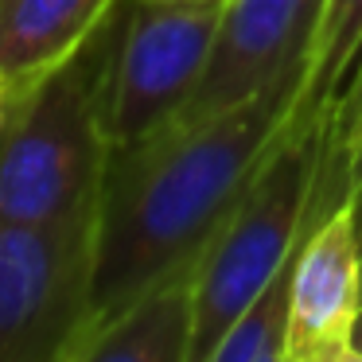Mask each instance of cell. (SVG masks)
Returning a JSON list of instances; mask_svg holds the SVG:
<instances>
[{"mask_svg":"<svg viewBox=\"0 0 362 362\" xmlns=\"http://www.w3.org/2000/svg\"><path fill=\"white\" fill-rule=\"evenodd\" d=\"M180 4H230V0H180Z\"/></svg>","mask_w":362,"mask_h":362,"instance_id":"cell-15","label":"cell"},{"mask_svg":"<svg viewBox=\"0 0 362 362\" xmlns=\"http://www.w3.org/2000/svg\"><path fill=\"white\" fill-rule=\"evenodd\" d=\"M327 0H230L211 71L175 121L218 113L269 90H304Z\"/></svg>","mask_w":362,"mask_h":362,"instance_id":"cell-6","label":"cell"},{"mask_svg":"<svg viewBox=\"0 0 362 362\" xmlns=\"http://www.w3.org/2000/svg\"><path fill=\"white\" fill-rule=\"evenodd\" d=\"M362 312V234L354 206L335 203L312 222L292 273L288 362H358L354 323Z\"/></svg>","mask_w":362,"mask_h":362,"instance_id":"cell-7","label":"cell"},{"mask_svg":"<svg viewBox=\"0 0 362 362\" xmlns=\"http://www.w3.org/2000/svg\"><path fill=\"white\" fill-rule=\"evenodd\" d=\"M105 24L78 55L12 102L0 133V222L98 211L113 156L102 110Z\"/></svg>","mask_w":362,"mask_h":362,"instance_id":"cell-3","label":"cell"},{"mask_svg":"<svg viewBox=\"0 0 362 362\" xmlns=\"http://www.w3.org/2000/svg\"><path fill=\"white\" fill-rule=\"evenodd\" d=\"M199 265L156 281L117 315L86 331L71 362H191Z\"/></svg>","mask_w":362,"mask_h":362,"instance_id":"cell-9","label":"cell"},{"mask_svg":"<svg viewBox=\"0 0 362 362\" xmlns=\"http://www.w3.org/2000/svg\"><path fill=\"white\" fill-rule=\"evenodd\" d=\"M296 102V90H269L113 148L98 195L90 327L117 315L156 281L203 261L261 160L292 125Z\"/></svg>","mask_w":362,"mask_h":362,"instance_id":"cell-1","label":"cell"},{"mask_svg":"<svg viewBox=\"0 0 362 362\" xmlns=\"http://www.w3.org/2000/svg\"><path fill=\"white\" fill-rule=\"evenodd\" d=\"M354 358L362 362V312H358V323H354Z\"/></svg>","mask_w":362,"mask_h":362,"instance_id":"cell-14","label":"cell"},{"mask_svg":"<svg viewBox=\"0 0 362 362\" xmlns=\"http://www.w3.org/2000/svg\"><path fill=\"white\" fill-rule=\"evenodd\" d=\"M226 4L117 0L105 24L102 110L113 148L160 133L211 71Z\"/></svg>","mask_w":362,"mask_h":362,"instance_id":"cell-4","label":"cell"},{"mask_svg":"<svg viewBox=\"0 0 362 362\" xmlns=\"http://www.w3.org/2000/svg\"><path fill=\"white\" fill-rule=\"evenodd\" d=\"M358 59H362V0H327L312 59H308L296 117L327 121L351 71L358 66Z\"/></svg>","mask_w":362,"mask_h":362,"instance_id":"cell-10","label":"cell"},{"mask_svg":"<svg viewBox=\"0 0 362 362\" xmlns=\"http://www.w3.org/2000/svg\"><path fill=\"white\" fill-rule=\"evenodd\" d=\"M343 187H346V203L354 206V222H358V234H362V125L343 156Z\"/></svg>","mask_w":362,"mask_h":362,"instance_id":"cell-12","label":"cell"},{"mask_svg":"<svg viewBox=\"0 0 362 362\" xmlns=\"http://www.w3.org/2000/svg\"><path fill=\"white\" fill-rule=\"evenodd\" d=\"M327 121L292 117L199 261L191 362H211L230 323L296 253L320 218Z\"/></svg>","mask_w":362,"mask_h":362,"instance_id":"cell-2","label":"cell"},{"mask_svg":"<svg viewBox=\"0 0 362 362\" xmlns=\"http://www.w3.org/2000/svg\"><path fill=\"white\" fill-rule=\"evenodd\" d=\"M292 273H296V253H292L281 265V273L253 296V304L230 323L222 343L214 346L211 362H288Z\"/></svg>","mask_w":362,"mask_h":362,"instance_id":"cell-11","label":"cell"},{"mask_svg":"<svg viewBox=\"0 0 362 362\" xmlns=\"http://www.w3.org/2000/svg\"><path fill=\"white\" fill-rule=\"evenodd\" d=\"M98 211L0 222V362H71L94 323Z\"/></svg>","mask_w":362,"mask_h":362,"instance_id":"cell-5","label":"cell"},{"mask_svg":"<svg viewBox=\"0 0 362 362\" xmlns=\"http://www.w3.org/2000/svg\"><path fill=\"white\" fill-rule=\"evenodd\" d=\"M113 8L117 0H0V82L12 102L78 55Z\"/></svg>","mask_w":362,"mask_h":362,"instance_id":"cell-8","label":"cell"},{"mask_svg":"<svg viewBox=\"0 0 362 362\" xmlns=\"http://www.w3.org/2000/svg\"><path fill=\"white\" fill-rule=\"evenodd\" d=\"M8 113H12V98H8V90H4V82H0V133L8 125Z\"/></svg>","mask_w":362,"mask_h":362,"instance_id":"cell-13","label":"cell"}]
</instances>
